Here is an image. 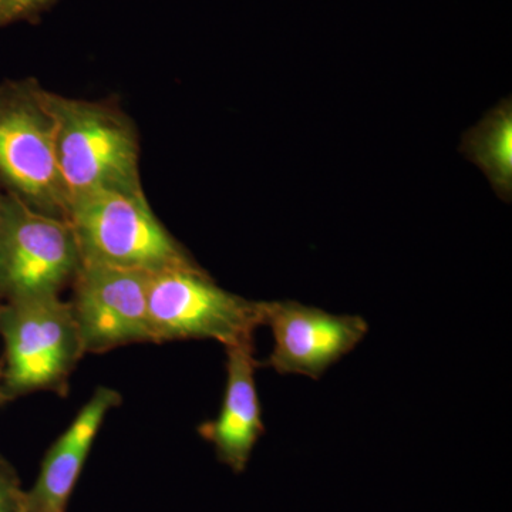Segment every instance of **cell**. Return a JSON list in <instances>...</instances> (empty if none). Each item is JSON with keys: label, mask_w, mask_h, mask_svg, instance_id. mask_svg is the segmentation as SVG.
<instances>
[{"label": "cell", "mask_w": 512, "mask_h": 512, "mask_svg": "<svg viewBox=\"0 0 512 512\" xmlns=\"http://www.w3.org/2000/svg\"><path fill=\"white\" fill-rule=\"evenodd\" d=\"M57 167L70 202L99 191H143L133 124L104 104L47 93Z\"/></svg>", "instance_id": "1"}, {"label": "cell", "mask_w": 512, "mask_h": 512, "mask_svg": "<svg viewBox=\"0 0 512 512\" xmlns=\"http://www.w3.org/2000/svg\"><path fill=\"white\" fill-rule=\"evenodd\" d=\"M47 93L33 80L0 83V191L67 220L69 197L57 167Z\"/></svg>", "instance_id": "2"}, {"label": "cell", "mask_w": 512, "mask_h": 512, "mask_svg": "<svg viewBox=\"0 0 512 512\" xmlns=\"http://www.w3.org/2000/svg\"><path fill=\"white\" fill-rule=\"evenodd\" d=\"M83 264L156 274L195 265L158 221L143 191H99L70 202Z\"/></svg>", "instance_id": "3"}, {"label": "cell", "mask_w": 512, "mask_h": 512, "mask_svg": "<svg viewBox=\"0 0 512 512\" xmlns=\"http://www.w3.org/2000/svg\"><path fill=\"white\" fill-rule=\"evenodd\" d=\"M0 338L5 346L3 400L42 390L63 393L86 355L72 305L60 295L2 302Z\"/></svg>", "instance_id": "4"}, {"label": "cell", "mask_w": 512, "mask_h": 512, "mask_svg": "<svg viewBox=\"0 0 512 512\" xmlns=\"http://www.w3.org/2000/svg\"><path fill=\"white\" fill-rule=\"evenodd\" d=\"M148 319L153 343L215 340L225 348L252 342L264 326V302L215 285L197 265L148 276Z\"/></svg>", "instance_id": "5"}, {"label": "cell", "mask_w": 512, "mask_h": 512, "mask_svg": "<svg viewBox=\"0 0 512 512\" xmlns=\"http://www.w3.org/2000/svg\"><path fill=\"white\" fill-rule=\"evenodd\" d=\"M82 266L66 218L33 210L12 195L0 202V301L60 295Z\"/></svg>", "instance_id": "6"}, {"label": "cell", "mask_w": 512, "mask_h": 512, "mask_svg": "<svg viewBox=\"0 0 512 512\" xmlns=\"http://www.w3.org/2000/svg\"><path fill=\"white\" fill-rule=\"evenodd\" d=\"M146 272L83 264L74 278V319L84 353L153 343Z\"/></svg>", "instance_id": "7"}, {"label": "cell", "mask_w": 512, "mask_h": 512, "mask_svg": "<svg viewBox=\"0 0 512 512\" xmlns=\"http://www.w3.org/2000/svg\"><path fill=\"white\" fill-rule=\"evenodd\" d=\"M264 326L274 335L264 366L313 380L353 352L369 332L360 316L333 315L295 301L264 302Z\"/></svg>", "instance_id": "8"}, {"label": "cell", "mask_w": 512, "mask_h": 512, "mask_svg": "<svg viewBox=\"0 0 512 512\" xmlns=\"http://www.w3.org/2000/svg\"><path fill=\"white\" fill-rule=\"evenodd\" d=\"M121 402L111 387L94 390L70 426L47 451L35 484L26 491L25 512H66L84 463L107 414Z\"/></svg>", "instance_id": "9"}, {"label": "cell", "mask_w": 512, "mask_h": 512, "mask_svg": "<svg viewBox=\"0 0 512 512\" xmlns=\"http://www.w3.org/2000/svg\"><path fill=\"white\" fill-rule=\"evenodd\" d=\"M227 384L217 419L205 421L198 433L210 441L222 463L234 471L247 467L259 437L265 433L256 389L254 340L229 346Z\"/></svg>", "instance_id": "10"}, {"label": "cell", "mask_w": 512, "mask_h": 512, "mask_svg": "<svg viewBox=\"0 0 512 512\" xmlns=\"http://www.w3.org/2000/svg\"><path fill=\"white\" fill-rule=\"evenodd\" d=\"M511 136L510 117H503L488 131L484 140L485 163L503 180L511 174Z\"/></svg>", "instance_id": "11"}, {"label": "cell", "mask_w": 512, "mask_h": 512, "mask_svg": "<svg viewBox=\"0 0 512 512\" xmlns=\"http://www.w3.org/2000/svg\"><path fill=\"white\" fill-rule=\"evenodd\" d=\"M59 0H0V28L19 22H33Z\"/></svg>", "instance_id": "12"}, {"label": "cell", "mask_w": 512, "mask_h": 512, "mask_svg": "<svg viewBox=\"0 0 512 512\" xmlns=\"http://www.w3.org/2000/svg\"><path fill=\"white\" fill-rule=\"evenodd\" d=\"M25 494L15 468L0 457V512H25Z\"/></svg>", "instance_id": "13"}, {"label": "cell", "mask_w": 512, "mask_h": 512, "mask_svg": "<svg viewBox=\"0 0 512 512\" xmlns=\"http://www.w3.org/2000/svg\"><path fill=\"white\" fill-rule=\"evenodd\" d=\"M0 402H3V397H2V370H0Z\"/></svg>", "instance_id": "14"}, {"label": "cell", "mask_w": 512, "mask_h": 512, "mask_svg": "<svg viewBox=\"0 0 512 512\" xmlns=\"http://www.w3.org/2000/svg\"><path fill=\"white\" fill-rule=\"evenodd\" d=\"M0 202H2V191H0Z\"/></svg>", "instance_id": "15"}, {"label": "cell", "mask_w": 512, "mask_h": 512, "mask_svg": "<svg viewBox=\"0 0 512 512\" xmlns=\"http://www.w3.org/2000/svg\"><path fill=\"white\" fill-rule=\"evenodd\" d=\"M0 305H2V301H0Z\"/></svg>", "instance_id": "16"}]
</instances>
